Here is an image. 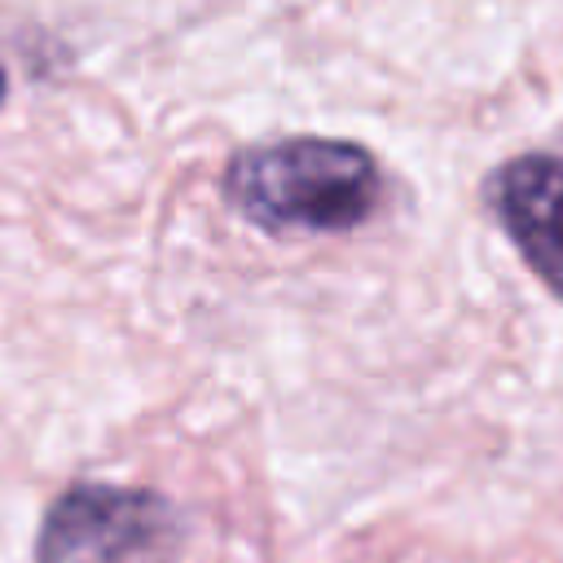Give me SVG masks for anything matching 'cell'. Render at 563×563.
<instances>
[{
	"label": "cell",
	"instance_id": "7a4b0ae2",
	"mask_svg": "<svg viewBox=\"0 0 563 563\" xmlns=\"http://www.w3.org/2000/svg\"><path fill=\"white\" fill-rule=\"evenodd\" d=\"M176 550V510L145 488L75 484L35 541V563H167Z\"/></svg>",
	"mask_w": 563,
	"mask_h": 563
},
{
	"label": "cell",
	"instance_id": "6da1fadb",
	"mask_svg": "<svg viewBox=\"0 0 563 563\" xmlns=\"http://www.w3.org/2000/svg\"><path fill=\"white\" fill-rule=\"evenodd\" d=\"M229 202L264 229L339 233L374 216L383 176L369 150L330 136H290L246 150L224 176Z\"/></svg>",
	"mask_w": 563,
	"mask_h": 563
},
{
	"label": "cell",
	"instance_id": "3957f363",
	"mask_svg": "<svg viewBox=\"0 0 563 563\" xmlns=\"http://www.w3.org/2000/svg\"><path fill=\"white\" fill-rule=\"evenodd\" d=\"M488 202L528 260V268L563 299V158L519 154L488 180Z\"/></svg>",
	"mask_w": 563,
	"mask_h": 563
},
{
	"label": "cell",
	"instance_id": "277c9868",
	"mask_svg": "<svg viewBox=\"0 0 563 563\" xmlns=\"http://www.w3.org/2000/svg\"><path fill=\"white\" fill-rule=\"evenodd\" d=\"M0 97H4V70H0Z\"/></svg>",
	"mask_w": 563,
	"mask_h": 563
}]
</instances>
